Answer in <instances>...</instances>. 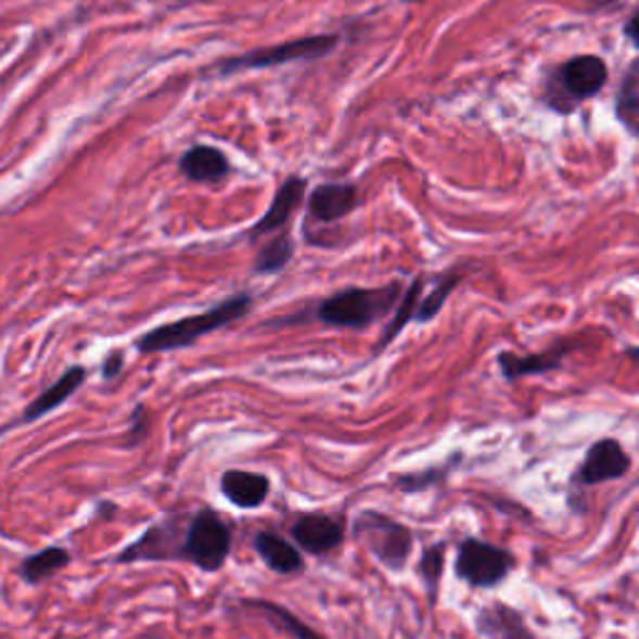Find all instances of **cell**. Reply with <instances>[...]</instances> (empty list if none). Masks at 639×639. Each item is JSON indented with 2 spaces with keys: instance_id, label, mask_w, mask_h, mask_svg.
<instances>
[{
  "instance_id": "7a4b0ae2",
  "label": "cell",
  "mask_w": 639,
  "mask_h": 639,
  "mask_svg": "<svg viewBox=\"0 0 639 639\" xmlns=\"http://www.w3.org/2000/svg\"><path fill=\"white\" fill-rule=\"evenodd\" d=\"M400 290L397 285L380 287V290H365V287H347L340 293L330 295L318 307V320L330 328H350L362 330L372 322L383 318L385 312L393 310Z\"/></svg>"
},
{
  "instance_id": "277c9868",
  "label": "cell",
  "mask_w": 639,
  "mask_h": 639,
  "mask_svg": "<svg viewBox=\"0 0 639 639\" xmlns=\"http://www.w3.org/2000/svg\"><path fill=\"white\" fill-rule=\"evenodd\" d=\"M337 36H310L301 40H290V43L270 46V48H257L245 55L228 57L218 65L222 76L240 71H263V68H278V65L297 63V61H318V57L335 51Z\"/></svg>"
},
{
  "instance_id": "9c48e42d",
  "label": "cell",
  "mask_w": 639,
  "mask_h": 639,
  "mask_svg": "<svg viewBox=\"0 0 639 639\" xmlns=\"http://www.w3.org/2000/svg\"><path fill=\"white\" fill-rule=\"evenodd\" d=\"M358 207V188L350 182H322L310 193V213L318 222H337Z\"/></svg>"
},
{
  "instance_id": "5bb4252c",
  "label": "cell",
  "mask_w": 639,
  "mask_h": 639,
  "mask_svg": "<svg viewBox=\"0 0 639 639\" xmlns=\"http://www.w3.org/2000/svg\"><path fill=\"white\" fill-rule=\"evenodd\" d=\"M570 353V345L562 343L547 353L537 355H514V353H500L497 355V365H500L504 380H520L529 375H542V372H552L562 368L564 355Z\"/></svg>"
},
{
  "instance_id": "5b68a950",
  "label": "cell",
  "mask_w": 639,
  "mask_h": 639,
  "mask_svg": "<svg viewBox=\"0 0 639 639\" xmlns=\"http://www.w3.org/2000/svg\"><path fill=\"white\" fill-rule=\"evenodd\" d=\"M512 567L514 558L508 550L477 537L464 539L458 550V560H455L458 577L475 589H489L504 583Z\"/></svg>"
},
{
  "instance_id": "30bf717a",
  "label": "cell",
  "mask_w": 639,
  "mask_h": 639,
  "mask_svg": "<svg viewBox=\"0 0 639 639\" xmlns=\"http://www.w3.org/2000/svg\"><path fill=\"white\" fill-rule=\"evenodd\" d=\"M295 542L310 554H325L330 550H337L345 539V529L340 522L328 517V514H303L293 525Z\"/></svg>"
},
{
  "instance_id": "6da1fadb",
  "label": "cell",
  "mask_w": 639,
  "mask_h": 639,
  "mask_svg": "<svg viewBox=\"0 0 639 639\" xmlns=\"http://www.w3.org/2000/svg\"><path fill=\"white\" fill-rule=\"evenodd\" d=\"M253 305L251 295H235L228 297L226 303L210 307V310L203 315H190V318H182L178 322H168V325H161L151 330V333L138 340L140 353H168V350H180V347H188L197 343V340L215 333V330L230 325L247 315Z\"/></svg>"
},
{
  "instance_id": "f1b7e54d",
  "label": "cell",
  "mask_w": 639,
  "mask_h": 639,
  "mask_svg": "<svg viewBox=\"0 0 639 639\" xmlns=\"http://www.w3.org/2000/svg\"><path fill=\"white\" fill-rule=\"evenodd\" d=\"M405 3H418V0H405Z\"/></svg>"
},
{
  "instance_id": "8fae6325",
  "label": "cell",
  "mask_w": 639,
  "mask_h": 639,
  "mask_svg": "<svg viewBox=\"0 0 639 639\" xmlns=\"http://www.w3.org/2000/svg\"><path fill=\"white\" fill-rule=\"evenodd\" d=\"M477 632L487 639H539L533 629L525 625L522 614L502 602L485 604L475 617Z\"/></svg>"
},
{
  "instance_id": "52a82bcc",
  "label": "cell",
  "mask_w": 639,
  "mask_h": 639,
  "mask_svg": "<svg viewBox=\"0 0 639 639\" xmlns=\"http://www.w3.org/2000/svg\"><path fill=\"white\" fill-rule=\"evenodd\" d=\"M608 63H604L600 55H575L564 65H560L554 82H558L562 93L572 101V107H575L577 103L600 93V90L608 86Z\"/></svg>"
},
{
  "instance_id": "ffe728a7",
  "label": "cell",
  "mask_w": 639,
  "mask_h": 639,
  "mask_svg": "<svg viewBox=\"0 0 639 639\" xmlns=\"http://www.w3.org/2000/svg\"><path fill=\"white\" fill-rule=\"evenodd\" d=\"M422 285H425V280L418 278L408 290H405L402 301H400V305H397L393 320H389L385 335H383V340H380L378 350H383V347L393 343V340L402 333L405 325H408L410 320H414V312H418V305H420V297H422Z\"/></svg>"
},
{
  "instance_id": "ba28073f",
  "label": "cell",
  "mask_w": 639,
  "mask_h": 639,
  "mask_svg": "<svg viewBox=\"0 0 639 639\" xmlns=\"http://www.w3.org/2000/svg\"><path fill=\"white\" fill-rule=\"evenodd\" d=\"M629 468H632V458H629L625 447H622L617 439L608 437L589 447L575 475V483L579 485L610 483V480L625 477Z\"/></svg>"
},
{
  "instance_id": "44dd1931",
  "label": "cell",
  "mask_w": 639,
  "mask_h": 639,
  "mask_svg": "<svg viewBox=\"0 0 639 639\" xmlns=\"http://www.w3.org/2000/svg\"><path fill=\"white\" fill-rule=\"evenodd\" d=\"M251 604H253V608H257V610H263V612L268 614V617H270L272 622H276V625L282 629V632L293 635L295 639H325V637H320L318 632H315V629L307 627L305 622L297 619L293 612L285 610V608H280V604L263 602V600H255V602H251Z\"/></svg>"
},
{
  "instance_id": "2e32d148",
  "label": "cell",
  "mask_w": 639,
  "mask_h": 639,
  "mask_svg": "<svg viewBox=\"0 0 639 639\" xmlns=\"http://www.w3.org/2000/svg\"><path fill=\"white\" fill-rule=\"evenodd\" d=\"M255 550L263 558V562L268 564L272 572H280V575H295L305 564L303 554L297 552L287 539H282L276 533H257Z\"/></svg>"
},
{
  "instance_id": "ac0fdd59",
  "label": "cell",
  "mask_w": 639,
  "mask_h": 639,
  "mask_svg": "<svg viewBox=\"0 0 639 639\" xmlns=\"http://www.w3.org/2000/svg\"><path fill=\"white\" fill-rule=\"evenodd\" d=\"M71 564V554L65 547H48V550L33 554L26 562H23L21 575L26 583L38 585L43 579L57 575V572L65 570Z\"/></svg>"
},
{
  "instance_id": "9a60e30c",
  "label": "cell",
  "mask_w": 639,
  "mask_h": 639,
  "mask_svg": "<svg viewBox=\"0 0 639 639\" xmlns=\"http://www.w3.org/2000/svg\"><path fill=\"white\" fill-rule=\"evenodd\" d=\"M180 170H182V176L195 180V182H215V180L228 176L230 163H228V157L218 151V148L195 145L180 157Z\"/></svg>"
},
{
  "instance_id": "e0dca14e",
  "label": "cell",
  "mask_w": 639,
  "mask_h": 639,
  "mask_svg": "<svg viewBox=\"0 0 639 639\" xmlns=\"http://www.w3.org/2000/svg\"><path fill=\"white\" fill-rule=\"evenodd\" d=\"M82 380H86V368H82V365L71 368L61 380H55L43 395H38L36 400L28 405L26 412H23V422H33L55 410L57 405H63L73 393H76V389L82 385Z\"/></svg>"
},
{
  "instance_id": "7c38bea8",
  "label": "cell",
  "mask_w": 639,
  "mask_h": 639,
  "mask_svg": "<svg viewBox=\"0 0 639 639\" xmlns=\"http://www.w3.org/2000/svg\"><path fill=\"white\" fill-rule=\"evenodd\" d=\"M220 489L235 508L253 510L268 500L270 495V480L260 475V472H247V470H228L220 477Z\"/></svg>"
},
{
  "instance_id": "4316f807",
  "label": "cell",
  "mask_w": 639,
  "mask_h": 639,
  "mask_svg": "<svg viewBox=\"0 0 639 639\" xmlns=\"http://www.w3.org/2000/svg\"><path fill=\"white\" fill-rule=\"evenodd\" d=\"M625 36L632 40V46L635 48H639V13H635L632 18L627 21V26H625Z\"/></svg>"
},
{
  "instance_id": "cb8c5ba5",
  "label": "cell",
  "mask_w": 639,
  "mask_h": 639,
  "mask_svg": "<svg viewBox=\"0 0 639 639\" xmlns=\"http://www.w3.org/2000/svg\"><path fill=\"white\" fill-rule=\"evenodd\" d=\"M460 276H445L435 282V287L430 290V295L425 301H420L418 312H414V322H430L435 315L443 310V305L455 287H458Z\"/></svg>"
},
{
  "instance_id": "83f0119b",
  "label": "cell",
  "mask_w": 639,
  "mask_h": 639,
  "mask_svg": "<svg viewBox=\"0 0 639 639\" xmlns=\"http://www.w3.org/2000/svg\"><path fill=\"white\" fill-rule=\"evenodd\" d=\"M627 355H629V358H632L635 362H639V345H635V347H627Z\"/></svg>"
},
{
  "instance_id": "484cf974",
  "label": "cell",
  "mask_w": 639,
  "mask_h": 639,
  "mask_svg": "<svg viewBox=\"0 0 639 639\" xmlns=\"http://www.w3.org/2000/svg\"><path fill=\"white\" fill-rule=\"evenodd\" d=\"M120 368H123V355H120V353H111V355H107L105 365H103V375H105L107 380H111V378L118 375Z\"/></svg>"
},
{
  "instance_id": "603a6c76",
  "label": "cell",
  "mask_w": 639,
  "mask_h": 639,
  "mask_svg": "<svg viewBox=\"0 0 639 639\" xmlns=\"http://www.w3.org/2000/svg\"><path fill=\"white\" fill-rule=\"evenodd\" d=\"M290 257H293V240L287 235H280L272 240L270 245H265L260 255H257L255 272H263V276H268V272H280L290 263Z\"/></svg>"
},
{
  "instance_id": "3957f363",
  "label": "cell",
  "mask_w": 639,
  "mask_h": 639,
  "mask_svg": "<svg viewBox=\"0 0 639 639\" xmlns=\"http://www.w3.org/2000/svg\"><path fill=\"white\" fill-rule=\"evenodd\" d=\"M353 535L360 545L375 554L387 570L400 572L410 560L412 533L402 522H397L378 510H365L353 522Z\"/></svg>"
},
{
  "instance_id": "d6986e66",
  "label": "cell",
  "mask_w": 639,
  "mask_h": 639,
  "mask_svg": "<svg viewBox=\"0 0 639 639\" xmlns=\"http://www.w3.org/2000/svg\"><path fill=\"white\" fill-rule=\"evenodd\" d=\"M637 86H639V63H635L625 76V80H622L614 111H617V118L622 120V126H625L629 132H635V136L639 138V90H637Z\"/></svg>"
},
{
  "instance_id": "8992f818",
  "label": "cell",
  "mask_w": 639,
  "mask_h": 639,
  "mask_svg": "<svg viewBox=\"0 0 639 639\" xmlns=\"http://www.w3.org/2000/svg\"><path fill=\"white\" fill-rule=\"evenodd\" d=\"M182 554L205 572H215L230 554V529L213 510H201L190 522Z\"/></svg>"
},
{
  "instance_id": "7402d4cb",
  "label": "cell",
  "mask_w": 639,
  "mask_h": 639,
  "mask_svg": "<svg viewBox=\"0 0 639 639\" xmlns=\"http://www.w3.org/2000/svg\"><path fill=\"white\" fill-rule=\"evenodd\" d=\"M462 460V455L458 452L452 460H447L439 468H430L422 472H412V475H402L395 480V485L402 489V493H422V489H430L433 485H439L447 477V472H452L455 464Z\"/></svg>"
},
{
  "instance_id": "d4e9b609",
  "label": "cell",
  "mask_w": 639,
  "mask_h": 639,
  "mask_svg": "<svg viewBox=\"0 0 639 639\" xmlns=\"http://www.w3.org/2000/svg\"><path fill=\"white\" fill-rule=\"evenodd\" d=\"M443 567H445V552H443V547H439V545L422 554L420 575H422V579H425L430 592H435V589H437L439 575H443Z\"/></svg>"
},
{
  "instance_id": "4fadbf2b",
  "label": "cell",
  "mask_w": 639,
  "mask_h": 639,
  "mask_svg": "<svg viewBox=\"0 0 639 639\" xmlns=\"http://www.w3.org/2000/svg\"><path fill=\"white\" fill-rule=\"evenodd\" d=\"M305 190H307V182L303 178H287L285 182H282L276 201H272V205L268 207V213H265L263 220L251 230V238H260V235H268V232L285 228L290 218H293V213L297 210V205L303 203Z\"/></svg>"
}]
</instances>
